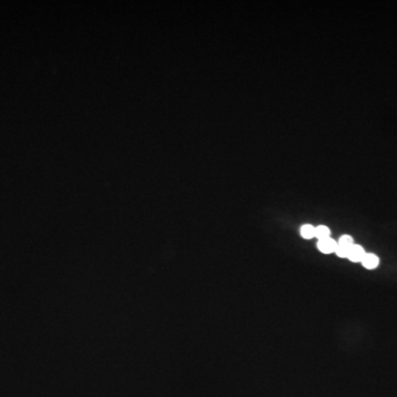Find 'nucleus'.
Segmentation results:
<instances>
[{
    "label": "nucleus",
    "mask_w": 397,
    "mask_h": 397,
    "mask_svg": "<svg viewBox=\"0 0 397 397\" xmlns=\"http://www.w3.org/2000/svg\"><path fill=\"white\" fill-rule=\"evenodd\" d=\"M353 245H354V243H353V239L350 235L341 236L338 245H336L335 254L341 258L348 257V254Z\"/></svg>",
    "instance_id": "1"
},
{
    "label": "nucleus",
    "mask_w": 397,
    "mask_h": 397,
    "mask_svg": "<svg viewBox=\"0 0 397 397\" xmlns=\"http://www.w3.org/2000/svg\"><path fill=\"white\" fill-rule=\"evenodd\" d=\"M336 245H338V243H335V241L330 239V237H328V239H323V240L318 241L317 247L319 248V251L322 252V253L330 254V253L335 252Z\"/></svg>",
    "instance_id": "2"
},
{
    "label": "nucleus",
    "mask_w": 397,
    "mask_h": 397,
    "mask_svg": "<svg viewBox=\"0 0 397 397\" xmlns=\"http://www.w3.org/2000/svg\"><path fill=\"white\" fill-rule=\"evenodd\" d=\"M365 251H364V248L362 247V246H360V245H353L352 247H351V249H350V252H349V254H348V258L349 260H350L351 262H354V263H357V262H362V260H363V257H364V255H365Z\"/></svg>",
    "instance_id": "3"
},
{
    "label": "nucleus",
    "mask_w": 397,
    "mask_h": 397,
    "mask_svg": "<svg viewBox=\"0 0 397 397\" xmlns=\"http://www.w3.org/2000/svg\"><path fill=\"white\" fill-rule=\"evenodd\" d=\"M379 264V260L376 255L374 254H365L363 260H362V265L368 269H374L376 268Z\"/></svg>",
    "instance_id": "4"
},
{
    "label": "nucleus",
    "mask_w": 397,
    "mask_h": 397,
    "mask_svg": "<svg viewBox=\"0 0 397 397\" xmlns=\"http://www.w3.org/2000/svg\"><path fill=\"white\" fill-rule=\"evenodd\" d=\"M300 234L306 240L312 239V237H314V234H316V227L310 225V224H305L300 228Z\"/></svg>",
    "instance_id": "5"
},
{
    "label": "nucleus",
    "mask_w": 397,
    "mask_h": 397,
    "mask_svg": "<svg viewBox=\"0 0 397 397\" xmlns=\"http://www.w3.org/2000/svg\"><path fill=\"white\" fill-rule=\"evenodd\" d=\"M331 232L329 228L325 225H320L316 227V234H314V237H317V239L320 241L323 239H328V237H330Z\"/></svg>",
    "instance_id": "6"
}]
</instances>
